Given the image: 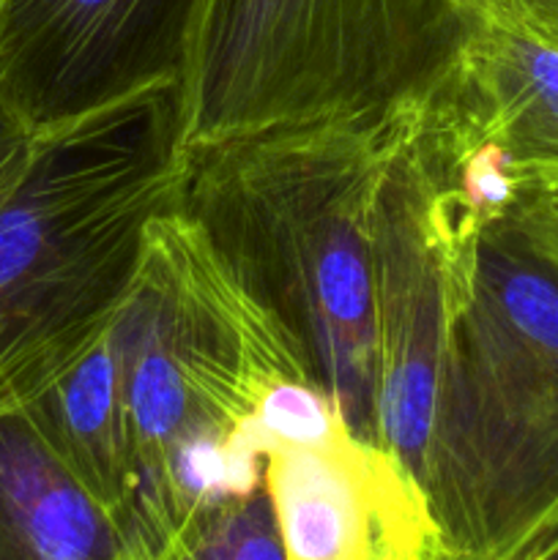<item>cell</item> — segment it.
Here are the masks:
<instances>
[{"label": "cell", "mask_w": 558, "mask_h": 560, "mask_svg": "<svg viewBox=\"0 0 558 560\" xmlns=\"http://www.w3.org/2000/svg\"><path fill=\"white\" fill-rule=\"evenodd\" d=\"M405 113L184 148L175 208L277 326L312 388L381 446L375 206Z\"/></svg>", "instance_id": "6da1fadb"}, {"label": "cell", "mask_w": 558, "mask_h": 560, "mask_svg": "<svg viewBox=\"0 0 558 560\" xmlns=\"http://www.w3.org/2000/svg\"><path fill=\"white\" fill-rule=\"evenodd\" d=\"M550 191L476 235L438 375L421 490L449 560H509L558 517V233Z\"/></svg>", "instance_id": "7a4b0ae2"}, {"label": "cell", "mask_w": 558, "mask_h": 560, "mask_svg": "<svg viewBox=\"0 0 558 560\" xmlns=\"http://www.w3.org/2000/svg\"><path fill=\"white\" fill-rule=\"evenodd\" d=\"M184 167L178 85L42 135L0 206V416L25 410L107 334Z\"/></svg>", "instance_id": "3957f363"}, {"label": "cell", "mask_w": 558, "mask_h": 560, "mask_svg": "<svg viewBox=\"0 0 558 560\" xmlns=\"http://www.w3.org/2000/svg\"><path fill=\"white\" fill-rule=\"evenodd\" d=\"M474 16L470 0H200L181 148L408 113L449 80Z\"/></svg>", "instance_id": "277c9868"}, {"label": "cell", "mask_w": 558, "mask_h": 560, "mask_svg": "<svg viewBox=\"0 0 558 560\" xmlns=\"http://www.w3.org/2000/svg\"><path fill=\"white\" fill-rule=\"evenodd\" d=\"M107 342L118 361L137 463L131 545L148 560L170 534V454L191 441H224L274 383L304 375L277 326L178 208L148 224L135 282Z\"/></svg>", "instance_id": "5b68a950"}, {"label": "cell", "mask_w": 558, "mask_h": 560, "mask_svg": "<svg viewBox=\"0 0 558 560\" xmlns=\"http://www.w3.org/2000/svg\"><path fill=\"white\" fill-rule=\"evenodd\" d=\"M200 0H0V107L49 135L181 85Z\"/></svg>", "instance_id": "8992f818"}, {"label": "cell", "mask_w": 558, "mask_h": 560, "mask_svg": "<svg viewBox=\"0 0 558 560\" xmlns=\"http://www.w3.org/2000/svg\"><path fill=\"white\" fill-rule=\"evenodd\" d=\"M476 244V241H474ZM474 246L449 230L403 115L375 206V306L381 448L416 481L425 468L438 375Z\"/></svg>", "instance_id": "52a82bcc"}, {"label": "cell", "mask_w": 558, "mask_h": 560, "mask_svg": "<svg viewBox=\"0 0 558 560\" xmlns=\"http://www.w3.org/2000/svg\"><path fill=\"white\" fill-rule=\"evenodd\" d=\"M266 485L288 560H449L419 481L350 432L274 448Z\"/></svg>", "instance_id": "ba28073f"}, {"label": "cell", "mask_w": 558, "mask_h": 560, "mask_svg": "<svg viewBox=\"0 0 558 560\" xmlns=\"http://www.w3.org/2000/svg\"><path fill=\"white\" fill-rule=\"evenodd\" d=\"M474 25L443 82L528 189H558V47L496 14Z\"/></svg>", "instance_id": "9c48e42d"}, {"label": "cell", "mask_w": 558, "mask_h": 560, "mask_svg": "<svg viewBox=\"0 0 558 560\" xmlns=\"http://www.w3.org/2000/svg\"><path fill=\"white\" fill-rule=\"evenodd\" d=\"M0 560H137L27 410L0 416Z\"/></svg>", "instance_id": "30bf717a"}, {"label": "cell", "mask_w": 558, "mask_h": 560, "mask_svg": "<svg viewBox=\"0 0 558 560\" xmlns=\"http://www.w3.org/2000/svg\"><path fill=\"white\" fill-rule=\"evenodd\" d=\"M25 410L69 474L113 514L131 541L137 463L118 361L107 334Z\"/></svg>", "instance_id": "8fae6325"}, {"label": "cell", "mask_w": 558, "mask_h": 560, "mask_svg": "<svg viewBox=\"0 0 558 560\" xmlns=\"http://www.w3.org/2000/svg\"><path fill=\"white\" fill-rule=\"evenodd\" d=\"M148 560H288L268 485L197 506Z\"/></svg>", "instance_id": "7c38bea8"}, {"label": "cell", "mask_w": 558, "mask_h": 560, "mask_svg": "<svg viewBox=\"0 0 558 560\" xmlns=\"http://www.w3.org/2000/svg\"><path fill=\"white\" fill-rule=\"evenodd\" d=\"M348 432L337 405L304 381H279L233 435L268 457L279 446H323Z\"/></svg>", "instance_id": "4fadbf2b"}, {"label": "cell", "mask_w": 558, "mask_h": 560, "mask_svg": "<svg viewBox=\"0 0 558 560\" xmlns=\"http://www.w3.org/2000/svg\"><path fill=\"white\" fill-rule=\"evenodd\" d=\"M38 140L42 137L33 135L9 109L0 107V206L31 167Z\"/></svg>", "instance_id": "5bb4252c"}, {"label": "cell", "mask_w": 558, "mask_h": 560, "mask_svg": "<svg viewBox=\"0 0 558 560\" xmlns=\"http://www.w3.org/2000/svg\"><path fill=\"white\" fill-rule=\"evenodd\" d=\"M470 5L558 47V0H470Z\"/></svg>", "instance_id": "9a60e30c"}, {"label": "cell", "mask_w": 558, "mask_h": 560, "mask_svg": "<svg viewBox=\"0 0 558 560\" xmlns=\"http://www.w3.org/2000/svg\"><path fill=\"white\" fill-rule=\"evenodd\" d=\"M509 560H558V517H553L534 539L525 541Z\"/></svg>", "instance_id": "2e32d148"}, {"label": "cell", "mask_w": 558, "mask_h": 560, "mask_svg": "<svg viewBox=\"0 0 558 560\" xmlns=\"http://www.w3.org/2000/svg\"><path fill=\"white\" fill-rule=\"evenodd\" d=\"M550 213H553V224H556V233H558V189L550 191Z\"/></svg>", "instance_id": "e0dca14e"}]
</instances>
